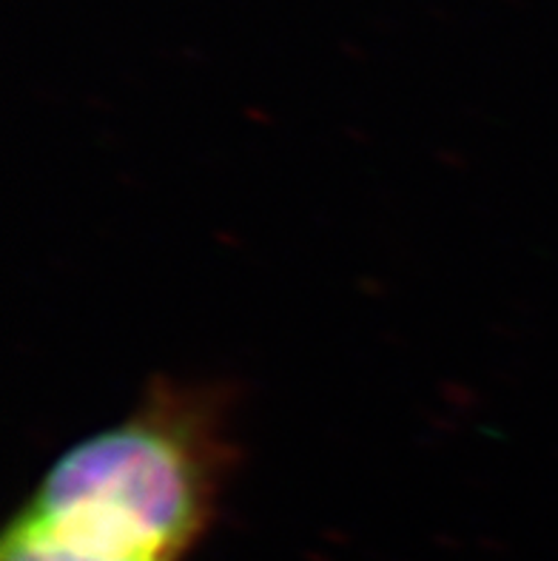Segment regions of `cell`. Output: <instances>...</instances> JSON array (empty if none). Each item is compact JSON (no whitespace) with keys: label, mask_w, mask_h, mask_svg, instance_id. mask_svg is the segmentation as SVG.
Returning a JSON list of instances; mask_svg holds the SVG:
<instances>
[{"label":"cell","mask_w":558,"mask_h":561,"mask_svg":"<svg viewBox=\"0 0 558 561\" xmlns=\"http://www.w3.org/2000/svg\"><path fill=\"white\" fill-rule=\"evenodd\" d=\"M234 391L151 377L137 405L43 470L9 527L80 561H185L237 465Z\"/></svg>","instance_id":"6da1fadb"},{"label":"cell","mask_w":558,"mask_h":561,"mask_svg":"<svg viewBox=\"0 0 558 561\" xmlns=\"http://www.w3.org/2000/svg\"><path fill=\"white\" fill-rule=\"evenodd\" d=\"M0 561H80L75 556L57 550L49 541L37 539V536H29L18 527H9L3 530V539H0Z\"/></svg>","instance_id":"7a4b0ae2"}]
</instances>
